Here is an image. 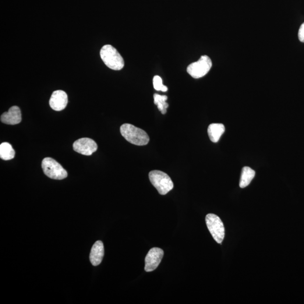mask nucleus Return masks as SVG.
I'll list each match as a JSON object with an SVG mask.
<instances>
[{
	"label": "nucleus",
	"instance_id": "obj_1",
	"mask_svg": "<svg viewBox=\"0 0 304 304\" xmlns=\"http://www.w3.org/2000/svg\"><path fill=\"white\" fill-rule=\"evenodd\" d=\"M120 132L127 141L136 146H143L149 143L150 137L145 131L129 123L122 125Z\"/></svg>",
	"mask_w": 304,
	"mask_h": 304
},
{
	"label": "nucleus",
	"instance_id": "obj_2",
	"mask_svg": "<svg viewBox=\"0 0 304 304\" xmlns=\"http://www.w3.org/2000/svg\"><path fill=\"white\" fill-rule=\"evenodd\" d=\"M101 57L108 68L115 70H121L125 65L124 60L116 49L111 45H106L101 49Z\"/></svg>",
	"mask_w": 304,
	"mask_h": 304
},
{
	"label": "nucleus",
	"instance_id": "obj_3",
	"mask_svg": "<svg viewBox=\"0 0 304 304\" xmlns=\"http://www.w3.org/2000/svg\"><path fill=\"white\" fill-rule=\"evenodd\" d=\"M149 178L152 185L161 195H165L174 188V183L171 178L164 172L152 171L150 172Z\"/></svg>",
	"mask_w": 304,
	"mask_h": 304
},
{
	"label": "nucleus",
	"instance_id": "obj_4",
	"mask_svg": "<svg viewBox=\"0 0 304 304\" xmlns=\"http://www.w3.org/2000/svg\"><path fill=\"white\" fill-rule=\"evenodd\" d=\"M42 168L44 174L52 179L63 180L68 176L62 166L50 157L45 158L42 160Z\"/></svg>",
	"mask_w": 304,
	"mask_h": 304
},
{
	"label": "nucleus",
	"instance_id": "obj_5",
	"mask_svg": "<svg viewBox=\"0 0 304 304\" xmlns=\"http://www.w3.org/2000/svg\"><path fill=\"white\" fill-rule=\"evenodd\" d=\"M206 222L208 231L218 243L221 244L225 236V228L220 218L213 214L207 215Z\"/></svg>",
	"mask_w": 304,
	"mask_h": 304
},
{
	"label": "nucleus",
	"instance_id": "obj_6",
	"mask_svg": "<svg viewBox=\"0 0 304 304\" xmlns=\"http://www.w3.org/2000/svg\"><path fill=\"white\" fill-rule=\"evenodd\" d=\"M212 65L213 63L211 59L207 55H203L199 61L188 66L187 72L194 79H200L207 75L210 71Z\"/></svg>",
	"mask_w": 304,
	"mask_h": 304
},
{
	"label": "nucleus",
	"instance_id": "obj_7",
	"mask_svg": "<svg viewBox=\"0 0 304 304\" xmlns=\"http://www.w3.org/2000/svg\"><path fill=\"white\" fill-rule=\"evenodd\" d=\"M164 251L158 247H154L150 250L145 260L144 270L151 272L156 270L164 256Z\"/></svg>",
	"mask_w": 304,
	"mask_h": 304
},
{
	"label": "nucleus",
	"instance_id": "obj_8",
	"mask_svg": "<svg viewBox=\"0 0 304 304\" xmlns=\"http://www.w3.org/2000/svg\"><path fill=\"white\" fill-rule=\"evenodd\" d=\"M74 151L84 155H91L98 150L97 144L93 139L84 137L77 140L73 145Z\"/></svg>",
	"mask_w": 304,
	"mask_h": 304
},
{
	"label": "nucleus",
	"instance_id": "obj_9",
	"mask_svg": "<svg viewBox=\"0 0 304 304\" xmlns=\"http://www.w3.org/2000/svg\"><path fill=\"white\" fill-rule=\"evenodd\" d=\"M68 103V96L66 92L63 90H56L53 92L49 101V104L53 110L61 111L65 109Z\"/></svg>",
	"mask_w": 304,
	"mask_h": 304
},
{
	"label": "nucleus",
	"instance_id": "obj_10",
	"mask_svg": "<svg viewBox=\"0 0 304 304\" xmlns=\"http://www.w3.org/2000/svg\"><path fill=\"white\" fill-rule=\"evenodd\" d=\"M22 121L20 109L17 106H13L8 112L3 113L1 116V121L7 125H15Z\"/></svg>",
	"mask_w": 304,
	"mask_h": 304
},
{
	"label": "nucleus",
	"instance_id": "obj_11",
	"mask_svg": "<svg viewBox=\"0 0 304 304\" xmlns=\"http://www.w3.org/2000/svg\"><path fill=\"white\" fill-rule=\"evenodd\" d=\"M104 254L103 243L101 241H98L94 243L92 247L90 254V260L94 266H98L102 261Z\"/></svg>",
	"mask_w": 304,
	"mask_h": 304
},
{
	"label": "nucleus",
	"instance_id": "obj_12",
	"mask_svg": "<svg viewBox=\"0 0 304 304\" xmlns=\"http://www.w3.org/2000/svg\"><path fill=\"white\" fill-rule=\"evenodd\" d=\"M208 136L213 143H217L225 132V127L221 123H212L208 126Z\"/></svg>",
	"mask_w": 304,
	"mask_h": 304
},
{
	"label": "nucleus",
	"instance_id": "obj_13",
	"mask_svg": "<svg viewBox=\"0 0 304 304\" xmlns=\"http://www.w3.org/2000/svg\"><path fill=\"white\" fill-rule=\"evenodd\" d=\"M255 176V172L249 167H244L242 169L239 186L241 188L248 186Z\"/></svg>",
	"mask_w": 304,
	"mask_h": 304
},
{
	"label": "nucleus",
	"instance_id": "obj_14",
	"mask_svg": "<svg viewBox=\"0 0 304 304\" xmlns=\"http://www.w3.org/2000/svg\"><path fill=\"white\" fill-rule=\"evenodd\" d=\"M16 152L12 145L9 143H2L0 145V157L3 160L9 161L15 157Z\"/></svg>",
	"mask_w": 304,
	"mask_h": 304
},
{
	"label": "nucleus",
	"instance_id": "obj_15",
	"mask_svg": "<svg viewBox=\"0 0 304 304\" xmlns=\"http://www.w3.org/2000/svg\"><path fill=\"white\" fill-rule=\"evenodd\" d=\"M168 100V97L166 95H161L157 94H154V102L155 105H157L158 109L162 114L165 115L167 112V108L169 107V104L166 102Z\"/></svg>",
	"mask_w": 304,
	"mask_h": 304
},
{
	"label": "nucleus",
	"instance_id": "obj_16",
	"mask_svg": "<svg viewBox=\"0 0 304 304\" xmlns=\"http://www.w3.org/2000/svg\"><path fill=\"white\" fill-rule=\"evenodd\" d=\"M153 83L155 90L163 92H166L168 90V87L164 85L163 83H162V79L160 76H155L153 78Z\"/></svg>",
	"mask_w": 304,
	"mask_h": 304
},
{
	"label": "nucleus",
	"instance_id": "obj_17",
	"mask_svg": "<svg viewBox=\"0 0 304 304\" xmlns=\"http://www.w3.org/2000/svg\"><path fill=\"white\" fill-rule=\"evenodd\" d=\"M298 37L300 41L304 42V23L302 24L301 27L300 28Z\"/></svg>",
	"mask_w": 304,
	"mask_h": 304
}]
</instances>
